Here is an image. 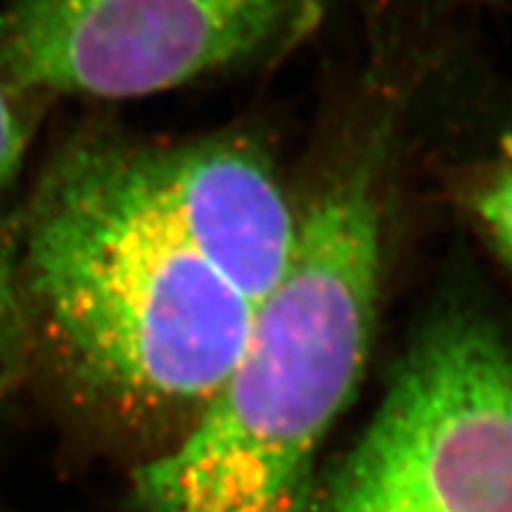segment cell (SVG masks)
<instances>
[{
  "instance_id": "1",
  "label": "cell",
  "mask_w": 512,
  "mask_h": 512,
  "mask_svg": "<svg viewBox=\"0 0 512 512\" xmlns=\"http://www.w3.org/2000/svg\"><path fill=\"white\" fill-rule=\"evenodd\" d=\"M392 124L299 211L280 283L200 420L140 467V512H304L313 460L366 366L387 233Z\"/></svg>"
},
{
  "instance_id": "6",
  "label": "cell",
  "mask_w": 512,
  "mask_h": 512,
  "mask_svg": "<svg viewBox=\"0 0 512 512\" xmlns=\"http://www.w3.org/2000/svg\"><path fill=\"white\" fill-rule=\"evenodd\" d=\"M22 88L0 79V195L15 183L31 138V121L22 105Z\"/></svg>"
},
{
  "instance_id": "7",
  "label": "cell",
  "mask_w": 512,
  "mask_h": 512,
  "mask_svg": "<svg viewBox=\"0 0 512 512\" xmlns=\"http://www.w3.org/2000/svg\"><path fill=\"white\" fill-rule=\"evenodd\" d=\"M475 214L494 247L512 266V169L498 171L479 188Z\"/></svg>"
},
{
  "instance_id": "8",
  "label": "cell",
  "mask_w": 512,
  "mask_h": 512,
  "mask_svg": "<svg viewBox=\"0 0 512 512\" xmlns=\"http://www.w3.org/2000/svg\"><path fill=\"white\" fill-rule=\"evenodd\" d=\"M17 294H15V273H12L10 259L0 249V354L8 344L12 323H15Z\"/></svg>"
},
{
  "instance_id": "5",
  "label": "cell",
  "mask_w": 512,
  "mask_h": 512,
  "mask_svg": "<svg viewBox=\"0 0 512 512\" xmlns=\"http://www.w3.org/2000/svg\"><path fill=\"white\" fill-rule=\"evenodd\" d=\"M147 190L192 252L254 306L290 266L299 211L252 140L138 145Z\"/></svg>"
},
{
  "instance_id": "2",
  "label": "cell",
  "mask_w": 512,
  "mask_h": 512,
  "mask_svg": "<svg viewBox=\"0 0 512 512\" xmlns=\"http://www.w3.org/2000/svg\"><path fill=\"white\" fill-rule=\"evenodd\" d=\"M24 273L76 368L145 408H202L252 328L254 304L171 228L126 140L86 138L55 159Z\"/></svg>"
},
{
  "instance_id": "4",
  "label": "cell",
  "mask_w": 512,
  "mask_h": 512,
  "mask_svg": "<svg viewBox=\"0 0 512 512\" xmlns=\"http://www.w3.org/2000/svg\"><path fill=\"white\" fill-rule=\"evenodd\" d=\"M347 0H8L0 76L27 93L128 100L261 62Z\"/></svg>"
},
{
  "instance_id": "3",
  "label": "cell",
  "mask_w": 512,
  "mask_h": 512,
  "mask_svg": "<svg viewBox=\"0 0 512 512\" xmlns=\"http://www.w3.org/2000/svg\"><path fill=\"white\" fill-rule=\"evenodd\" d=\"M313 512H512V337L441 309Z\"/></svg>"
}]
</instances>
